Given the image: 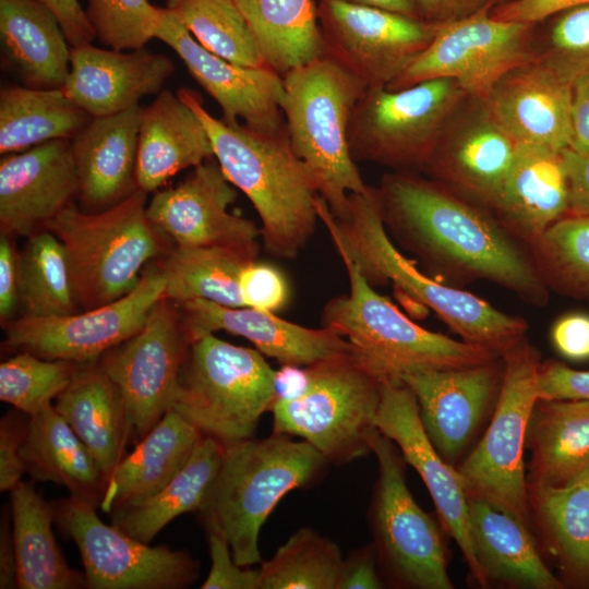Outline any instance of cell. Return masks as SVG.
<instances>
[{
    "label": "cell",
    "mask_w": 589,
    "mask_h": 589,
    "mask_svg": "<svg viewBox=\"0 0 589 589\" xmlns=\"http://www.w3.org/2000/svg\"><path fill=\"white\" fill-rule=\"evenodd\" d=\"M572 83L533 59L506 72L484 98L517 144L569 147Z\"/></svg>",
    "instance_id": "25"
},
{
    "label": "cell",
    "mask_w": 589,
    "mask_h": 589,
    "mask_svg": "<svg viewBox=\"0 0 589 589\" xmlns=\"http://www.w3.org/2000/svg\"><path fill=\"white\" fill-rule=\"evenodd\" d=\"M19 293L23 315L49 317L79 312L65 250L51 231L29 236L19 252Z\"/></svg>",
    "instance_id": "42"
},
{
    "label": "cell",
    "mask_w": 589,
    "mask_h": 589,
    "mask_svg": "<svg viewBox=\"0 0 589 589\" xmlns=\"http://www.w3.org/2000/svg\"><path fill=\"white\" fill-rule=\"evenodd\" d=\"M255 261L223 247L168 250L158 263L165 280V297L177 304L202 299L230 308H244L239 275Z\"/></svg>",
    "instance_id": "41"
},
{
    "label": "cell",
    "mask_w": 589,
    "mask_h": 589,
    "mask_svg": "<svg viewBox=\"0 0 589 589\" xmlns=\"http://www.w3.org/2000/svg\"><path fill=\"white\" fill-rule=\"evenodd\" d=\"M283 84L281 111L291 148L333 216L342 218L348 195L370 190L348 142L352 111L366 87L325 56L288 71Z\"/></svg>",
    "instance_id": "6"
},
{
    "label": "cell",
    "mask_w": 589,
    "mask_h": 589,
    "mask_svg": "<svg viewBox=\"0 0 589 589\" xmlns=\"http://www.w3.org/2000/svg\"><path fill=\"white\" fill-rule=\"evenodd\" d=\"M10 236L0 237V318L3 326L20 305L19 252Z\"/></svg>",
    "instance_id": "57"
},
{
    "label": "cell",
    "mask_w": 589,
    "mask_h": 589,
    "mask_svg": "<svg viewBox=\"0 0 589 589\" xmlns=\"http://www.w3.org/2000/svg\"><path fill=\"white\" fill-rule=\"evenodd\" d=\"M339 546L312 528L292 533L259 568V589H337Z\"/></svg>",
    "instance_id": "43"
},
{
    "label": "cell",
    "mask_w": 589,
    "mask_h": 589,
    "mask_svg": "<svg viewBox=\"0 0 589 589\" xmlns=\"http://www.w3.org/2000/svg\"><path fill=\"white\" fill-rule=\"evenodd\" d=\"M265 65L284 76L324 57L313 0H235Z\"/></svg>",
    "instance_id": "38"
},
{
    "label": "cell",
    "mask_w": 589,
    "mask_h": 589,
    "mask_svg": "<svg viewBox=\"0 0 589 589\" xmlns=\"http://www.w3.org/2000/svg\"><path fill=\"white\" fill-rule=\"evenodd\" d=\"M211 554V570L202 589H259L260 572L239 566L227 540L215 531H206Z\"/></svg>",
    "instance_id": "50"
},
{
    "label": "cell",
    "mask_w": 589,
    "mask_h": 589,
    "mask_svg": "<svg viewBox=\"0 0 589 589\" xmlns=\"http://www.w3.org/2000/svg\"><path fill=\"white\" fill-rule=\"evenodd\" d=\"M349 279V292L330 299L322 326L348 340L357 361L381 384L402 383L406 375L464 368L501 358L484 347L429 330L381 296L357 263L337 250Z\"/></svg>",
    "instance_id": "5"
},
{
    "label": "cell",
    "mask_w": 589,
    "mask_h": 589,
    "mask_svg": "<svg viewBox=\"0 0 589 589\" xmlns=\"http://www.w3.org/2000/svg\"><path fill=\"white\" fill-rule=\"evenodd\" d=\"M55 408L89 449L107 483L125 456L130 428L123 396L97 361L80 363Z\"/></svg>",
    "instance_id": "31"
},
{
    "label": "cell",
    "mask_w": 589,
    "mask_h": 589,
    "mask_svg": "<svg viewBox=\"0 0 589 589\" xmlns=\"http://www.w3.org/2000/svg\"><path fill=\"white\" fill-rule=\"evenodd\" d=\"M16 578L17 565L11 509L5 505L0 524V588H17Z\"/></svg>",
    "instance_id": "61"
},
{
    "label": "cell",
    "mask_w": 589,
    "mask_h": 589,
    "mask_svg": "<svg viewBox=\"0 0 589 589\" xmlns=\"http://www.w3.org/2000/svg\"><path fill=\"white\" fill-rule=\"evenodd\" d=\"M9 492L17 588H85L84 574L69 566L55 539V502L43 498L34 480L20 481Z\"/></svg>",
    "instance_id": "36"
},
{
    "label": "cell",
    "mask_w": 589,
    "mask_h": 589,
    "mask_svg": "<svg viewBox=\"0 0 589 589\" xmlns=\"http://www.w3.org/2000/svg\"><path fill=\"white\" fill-rule=\"evenodd\" d=\"M315 205L336 250L348 254L373 287L390 283L394 291L433 311L461 340L500 356L526 337L525 318L430 276L400 252L386 231L374 187L366 193H350L347 214L339 219L320 195Z\"/></svg>",
    "instance_id": "3"
},
{
    "label": "cell",
    "mask_w": 589,
    "mask_h": 589,
    "mask_svg": "<svg viewBox=\"0 0 589 589\" xmlns=\"http://www.w3.org/2000/svg\"><path fill=\"white\" fill-rule=\"evenodd\" d=\"M529 507L566 580L589 586V474L564 486L528 484Z\"/></svg>",
    "instance_id": "37"
},
{
    "label": "cell",
    "mask_w": 589,
    "mask_h": 589,
    "mask_svg": "<svg viewBox=\"0 0 589 589\" xmlns=\"http://www.w3.org/2000/svg\"><path fill=\"white\" fill-rule=\"evenodd\" d=\"M539 393L541 400L589 399V371L545 360L539 370Z\"/></svg>",
    "instance_id": "52"
},
{
    "label": "cell",
    "mask_w": 589,
    "mask_h": 589,
    "mask_svg": "<svg viewBox=\"0 0 589 589\" xmlns=\"http://www.w3.org/2000/svg\"><path fill=\"white\" fill-rule=\"evenodd\" d=\"M79 365L16 352L0 364V400L35 416L67 389Z\"/></svg>",
    "instance_id": "46"
},
{
    "label": "cell",
    "mask_w": 589,
    "mask_h": 589,
    "mask_svg": "<svg viewBox=\"0 0 589 589\" xmlns=\"http://www.w3.org/2000/svg\"><path fill=\"white\" fill-rule=\"evenodd\" d=\"M201 437L196 428L169 409L120 461L99 507L110 514L158 493L187 465Z\"/></svg>",
    "instance_id": "32"
},
{
    "label": "cell",
    "mask_w": 589,
    "mask_h": 589,
    "mask_svg": "<svg viewBox=\"0 0 589 589\" xmlns=\"http://www.w3.org/2000/svg\"><path fill=\"white\" fill-rule=\"evenodd\" d=\"M316 11L324 56L358 77L366 89L392 83L444 24L336 0H321Z\"/></svg>",
    "instance_id": "17"
},
{
    "label": "cell",
    "mask_w": 589,
    "mask_h": 589,
    "mask_svg": "<svg viewBox=\"0 0 589 589\" xmlns=\"http://www.w3.org/2000/svg\"><path fill=\"white\" fill-rule=\"evenodd\" d=\"M467 96L449 77L430 79L401 89H366L349 123L353 159L392 171L421 173L443 127Z\"/></svg>",
    "instance_id": "11"
},
{
    "label": "cell",
    "mask_w": 589,
    "mask_h": 589,
    "mask_svg": "<svg viewBox=\"0 0 589 589\" xmlns=\"http://www.w3.org/2000/svg\"><path fill=\"white\" fill-rule=\"evenodd\" d=\"M236 189L218 163L206 160L178 185L157 191L147 203V216L177 247H223L257 260L261 229L228 212Z\"/></svg>",
    "instance_id": "19"
},
{
    "label": "cell",
    "mask_w": 589,
    "mask_h": 589,
    "mask_svg": "<svg viewBox=\"0 0 589 589\" xmlns=\"http://www.w3.org/2000/svg\"><path fill=\"white\" fill-rule=\"evenodd\" d=\"M20 455L32 480L64 485L70 495L96 508L100 506L107 480L89 449L55 405L29 418Z\"/></svg>",
    "instance_id": "35"
},
{
    "label": "cell",
    "mask_w": 589,
    "mask_h": 589,
    "mask_svg": "<svg viewBox=\"0 0 589 589\" xmlns=\"http://www.w3.org/2000/svg\"><path fill=\"white\" fill-rule=\"evenodd\" d=\"M503 381L489 426L456 467L468 496L480 497L534 529L524 469V449L540 399L541 356L525 337L502 356Z\"/></svg>",
    "instance_id": "10"
},
{
    "label": "cell",
    "mask_w": 589,
    "mask_h": 589,
    "mask_svg": "<svg viewBox=\"0 0 589 589\" xmlns=\"http://www.w3.org/2000/svg\"><path fill=\"white\" fill-rule=\"evenodd\" d=\"M568 212L562 151L518 144L493 213L521 242L532 247Z\"/></svg>",
    "instance_id": "28"
},
{
    "label": "cell",
    "mask_w": 589,
    "mask_h": 589,
    "mask_svg": "<svg viewBox=\"0 0 589 589\" xmlns=\"http://www.w3.org/2000/svg\"><path fill=\"white\" fill-rule=\"evenodd\" d=\"M85 13L105 46L135 50L156 38L165 8L155 7L148 0H87Z\"/></svg>",
    "instance_id": "48"
},
{
    "label": "cell",
    "mask_w": 589,
    "mask_h": 589,
    "mask_svg": "<svg viewBox=\"0 0 589 589\" xmlns=\"http://www.w3.org/2000/svg\"><path fill=\"white\" fill-rule=\"evenodd\" d=\"M588 2L589 0H512L492 7L490 14L504 22L539 23L561 10Z\"/></svg>",
    "instance_id": "55"
},
{
    "label": "cell",
    "mask_w": 589,
    "mask_h": 589,
    "mask_svg": "<svg viewBox=\"0 0 589 589\" xmlns=\"http://www.w3.org/2000/svg\"><path fill=\"white\" fill-rule=\"evenodd\" d=\"M214 156L209 136L194 111L170 91L143 108L137 144L136 183L155 192L169 178Z\"/></svg>",
    "instance_id": "29"
},
{
    "label": "cell",
    "mask_w": 589,
    "mask_h": 589,
    "mask_svg": "<svg viewBox=\"0 0 589 589\" xmlns=\"http://www.w3.org/2000/svg\"><path fill=\"white\" fill-rule=\"evenodd\" d=\"M376 426L419 473L443 527L459 546L470 576L481 587H486L489 584L476 558L470 536L469 496L456 468L444 460L429 438L416 397L404 383L381 385Z\"/></svg>",
    "instance_id": "20"
},
{
    "label": "cell",
    "mask_w": 589,
    "mask_h": 589,
    "mask_svg": "<svg viewBox=\"0 0 589 589\" xmlns=\"http://www.w3.org/2000/svg\"><path fill=\"white\" fill-rule=\"evenodd\" d=\"M165 8L214 55L239 65L266 67L235 0H167Z\"/></svg>",
    "instance_id": "44"
},
{
    "label": "cell",
    "mask_w": 589,
    "mask_h": 589,
    "mask_svg": "<svg viewBox=\"0 0 589 589\" xmlns=\"http://www.w3.org/2000/svg\"><path fill=\"white\" fill-rule=\"evenodd\" d=\"M569 148L589 155V71L572 83Z\"/></svg>",
    "instance_id": "59"
},
{
    "label": "cell",
    "mask_w": 589,
    "mask_h": 589,
    "mask_svg": "<svg viewBox=\"0 0 589 589\" xmlns=\"http://www.w3.org/2000/svg\"><path fill=\"white\" fill-rule=\"evenodd\" d=\"M374 191L388 236L430 276L459 288L485 280L527 304L549 302L550 289L530 248L492 211L420 172H387Z\"/></svg>",
    "instance_id": "1"
},
{
    "label": "cell",
    "mask_w": 589,
    "mask_h": 589,
    "mask_svg": "<svg viewBox=\"0 0 589 589\" xmlns=\"http://www.w3.org/2000/svg\"><path fill=\"white\" fill-rule=\"evenodd\" d=\"M2 64L21 85L63 88L71 46L55 14L37 0H0Z\"/></svg>",
    "instance_id": "30"
},
{
    "label": "cell",
    "mask_w": 589,
    "mask_h": 589,
    "mask_svg": "<svg viewBox=\"0 0 589 589\" xmlns=\"http://www.w3.org/2000/svg\"><path fill=\"white\" fill-rule=\"evenodd\" d=\"M239 287L245 308L274 313L288 300L289 287L283 273L275 266L248 263L239 275Z\"/></svg>",
    "instance_id": "49"
},
{
    "label": "cell",
    "mask_w": 589,
    "mask_h": 589,
    "mask_svg": "<svg viewBox=\"0 0 589 589\" xmlns=\"http://www.w3.org/2000/svg\"><path fill=\"white\" fill-rule=\"evenodd\" d=\"M189 345L179 305L164 297L136 334L98 359L123 396L131 443L144 438L172 408Z\"/></svg>",
    "instance_id": "15"
},
{
    "label": "cell",
    "mask_w": 589,
    "mask_h": 589,
    "mask_svg": "<svg viewBox=\"0 0 589 589\" xmlns=\"http://www.w3.org/2000/svg\"><path fill=\"white\" fill-rule=\"evenodd\" d=\"M143 107L92 118L71 140L80 208L107 209L133 194L136 183L139 131Z\"/></svg>",
    "instance_id": "27"
},
{
    "label": "cell",
    "mask_w": 589,
    "mask_h": 589,
    "mask_svg": "<svg viewBox=\"0 0 589 589\" xmlns=\"http://www.w3.org/2000/svg\"><path fill=\"white\" fill-rule=\"evenodd\" d=\"M276 396V371L264 354L205 334L189 345L172 409L227 446L253 436Z\"/></svg>",
    "instance_id": "8"
},
{
    "label": "cell",
    "mask_w": 589,
    "mask_h": 589,
    "mask_svg": "<svg viewBox=\"0 0 589 589\" xmlns=\"http://www.w3.org/2000/svg\"><path fill=\"white\" fill-rule=\"evenodd\" d=\"M370 445L378 465L370 524L380 563L401 587L452 589L441 531L411 495L402 455L378 429Z\"/></svg>",
    "instance_id": "12"
},
{
    "label": "cell",
    "mask_w": 589,
    "mask_h": 589,
    "mask_svg": "<svg viewBox=\"0 0 589 589\" xmlns=\"http://www.w3.org/2000/svg\"><path fill=\"white\" fill-rule=\"evenodd\" d=\"M178 96L203 123L219 167L242 191L261 220L264 250L281 260H294L313 236L318 218L315 183L291 148L286 124L262 131L212 116L202 97L182 87Z\"/></svg>",
    "instance_id": "2"
},
{
    "label": "cell",
    "mask_w": 589,
    "mask_h": 589,
    "mask_svg": "<svg viewBox=\"0 0 589 589\" xmlns=\"http://www.w3.org/2000/svg\"><path fill=\"white\" fill-rule=\"evenodd\" d=\"M381 385L352 351L305 366L301 389L276 397L269 409L273 433L301 437L328 462L360 458L377 430Z\"/></svg>",
    "instance_id": "9"
},
{
    "label": "cell",
    "mask_w": 589,
    "mask_h": 589,
    "mask_svg": "<svg viewBox=\"0 0 589 589\" xmlns=\"http://www.w3.org/2000/svg\"><path fill=\"white\" fill-rule=\"evenodd\" d=\"M55 521L73 540L88 589H182L200 574L187 551L151 546L105 524L92 504L70 495L55 502Z\"/></svg>",
    "instance_id": "13"
},
{
    "label": "cell",
    "mask_w": 589,
    "mask_h": 589,
    "mask_svg": "<svg viewBox=\"0 0 589 589\" xmlns=\"http://www.w3.org/2000/svg\"><path fill=\"white\" fill-rule=\"evenodd\" d=\"M568 184V212L566 216H589V155L569 147L562 151Z\"/></svg>",
    "instance_id": "56"
},
{
    "label": "cell",
    "mask_w": 589,
    "mask_h": 589,
    "mask_svg": "<svg viewBox=\"0 0 589 589\" xmlns=\"http://www.w3.org/2000/svg\"><path fill=\"white\" fill-rule=\"evenodd\" d=\"M470 536L488 581L531 589H560L563 582L543 562L531 531L488 501L469 496Z\"/></svg>",
    "instance_id": "33"
},
{
    "label": "cell",
    "mask_w": 589,
    "mask_h": 589,
    "mask_svg": "<svg viewBox=\"0 0 589 589\" xmlns=\"http://www.w3.org/2000/svg\"><path fill=\"white\" fill-rule=\"evenodd\" d=\"M29 416L15 409L0 420V491H11L25 472L21 447L26 436Z\"/></svg>",
    "instance_id": "51"
},
{
    "label": "cell",
    "mask_w": 589,
    "mask_h": 589,
    "mask_svg": "<svg viewBox=\"0 0 589 589\" xmlns=\"http://www.w3.org/2000/svg\"><path fill=\"white\" fill-rule=\"evenodd\" d=\"M517 145L484 98L467 96L443 127L421 173L493 212Z\"/></svg>",
    "instance_id": "18"
},
{
    "label": "cell",
    "mask_w": 589,
    "mask_h": 589,
    "mask_svg": "<svg viewBox=\"0 0 589 589\" xmlns=\"http://www.w3.org/2000/svg\"><path fill=\"white\" fill-rule=\"evenodd\" d=\"M503 372L501 357L470 366L417 372L402 378L416 397L429 438L449 465L460 458L493 410Z\"/></svg>",
    "instance_id": "21"
},
{
    "label": "cell",
    "mask_w": 589,
    "mask_h": 589,
    "mask_svg": "<svg viewBox=\"0 0 589 589\" xmlns=\"http://www.w3.org/2000/svg\"><path fill=\"white\" fill-rule=\"evenodd\" d=\"M508 1H512V0H486V2L491 5V7H494V5H498V4H502V3H506Z\"/></svg>",
    "instance_id": "63"
},
{
    "label": "cell",
    "mask_w": 589,
    "mask_h": 589,
    "mask_svg": "<svg viewBox=\"0 0 589 589\" xmlns=\"http://www.w3.org/2000/svg\"><path fill=\"white\" fill-rule=\"evenodd\" d=\"M419 16L432 23H447L470 15L484 7L486 0H413Z\"/></svg>",
    "instance_id": "60"
},
{
    "label": "cell",
    "mask_w": 589,
    "mask_h": 589,
    "mask_svg": "<svg viewBox=\"0 0 589 589\" xmlns=\"http://www.w3.org/2000/svg\"><path fill=\"white\" fill-rule=\"evenodd\" d=\"M91 120L62 88L7 85L0 91V154L19 153L53 140H72Z\"/></svg>",
    "instance_id": "40"
},
{
    "label": "cell",
    "mask_w": 589,
    "mask_h": 589,
    "mask_svg": "<svg viewBox=\"0 0 589 589\" xmlns=\"http://www.w3.org/2000/svg\"><path fill=\"white\" fill-rule=\"evenodd\" d=\"M526 446L530 485L564 486L589 474V399H539Z\"/></svg>",
    "instance_id": "34"
},
{
    "label": "cell",
    "mask_w": 589,
    "mask_h": 589,
    "mask_svg": "<svg viewBox=\"0 0 589 589\" xmlns=\"http://www.w3.org/2000/svg\"><path fill=\"white\" fill-rule=\"evenodd\" d=\"M327 459L310 443L274 434L225 446L216 479L199 509L206 531L221 534L235 562L261 563L259 536L277 503L309 485Z\"/></svg>",
    "instance_id": "4"
},
{
    "label": "cell",
    "mask_w": 589,
    "mask_h": 589,
    "mask_svg": "<svg viewBox=\"0 0 589 589\" xmlns=\"http://www.w3.org/2000/svg\"><path fill=\"white\" fill-rule=\"evenodd\" d=\"M354 5L373 7L421 19L413 0H336ZM422 20V19H421Z\"/></svg>",
    "instance_id": "62"
},
{
    "label": "cell",
    "mask_w": 589,
    "mask_h": 589,
    "mask_svg": "<svg viewBox=\"0 0 589 589\" xmlns=\"http://www.w3.org/2000/svg\"><path fill=\"white\" fill-rule=\"evenodd\" d=\"M550 291L589 302V216H565L530 247Z\"/></svg>",
    "instance_id": "45"
},
{
    "label": "cell",
    "mask_w": 589,
    "mask_h": 589,
    "mask_svg": "<svg viewBox=\"0 0 589 589\" xmlns=\"http://www.w3.org/2000/svg\"><path fill=\"white\" fill-rule=\"evenodd\" d=\"M551 337L556 350L570 360L589 359V315L570 313L558 318Z\"/></svg>",
    "instance_id": "53"
},
{
    "label": "cell",
    "mask_w": 589,
    "mask_h": 589,
    "mask_svg": "<svg viewBox=\"0 0 589 589\" xmlns=\"http://www.w3.org/2000/svg\"><path fill=\"white\" fill-rule=\"evenodd\" d=\"M156 38L180 57L191 76L219 105L221 119L241 120L262 131H277L285 125L283 76L275 71L239 65L214 55L166 8Z\"/></svg>",
    "instance_id": "22"
},
{
    "label": "cell",
    "mask_w": 589,
    "mask_h": 589,
    "mask_svg": "<svg viewBox=\"0 0 589 589\" xmlns=\"http://www.w3.org/2000/svg\"><path fill=\"white\" fill-rule=\"evenodd\" d=\"M225 446L202 435L182 470L158 493L137 504L112 510L111 524L149 544L176 517L199 512L221 465Z\"/></svg>",
    "instance_id": "39"
},
{
    "label": "cell",
    "mask_w": 589,
    "mask_h": 589,
    "mask_svg": "<svg viewBox=\"0 0 589 589\" xmlns=\"http://www.w3.org/2000/svg\"><path fill=\"white\" fill-rule=\"evenodd\" d=\"M77 196L71 140L49 141L0 160V229L29 237Z\"/></svg>",
    "instance_id": "23"
},
{
    "label": "cell",
    "mask_w": 589,
    "mask_h": 589,
    "mask_svg": "<svg viewBox=\"0 0 589 589\" xmlns=\"http://www.w3.org/2000/svg\"><path fill=\"white\" fill-rule=\"evenodd\" d=\"M59 21L71 48L92 44L96 37L85 10L79 0H37Z\"/></svg>",
    "instance_id": "58"
},
{
    "label": "cell",
    "mask_w": 589,
    "mask_h": 589,
    "mask_svg": "<svg viewBox=\"0 0 589 589\" xmlns=\"http://www.w3.org/2000/svg\"><path fill=\"white\" fill-rule=\"evenodd\" d=\"M166 280L149 265L137 286L110 303L60 316L23 315L3 326L7 349L47 360L97 361L107 350L136 334L153 306L165 297Z\"/></svg>",
    "instance_id": "16"
},
{
    "label": "cell",
    "mask_w": 589,
    "mask_h": 589,
    "mask_svg": "<svg viewBox=\"0 0 589 589\" xmlns=\"http://www.w3.org/2000/svg\"><path fill=\"white\" fill-rule=\"evenodd\" d=\"M377 561L374 544L353 551L346 560L344 558L337 589L383 588Z\"/></svg>",
    "instance_id": "54"
},
{
    "label": "cell",
    "mask_w": 589,
    "mask_h": 589,
    "mask_svg": "<svg viewBox=\"0 0 589 589\" xmlns=\"http://www.w3.org/2000/svg\"><path fill=\"white\" fill-rule=\"evenodd\" d=\"M146 207L147 193L139 189L100 212L71 204L46 225L63 244L83 311L131 292L146 264L166 254L168 238L152 224Z\"/></svg>",
    "instance_id": "7"
},
{
    "label": "cell",
    "mask_w": 589,
    "mask_h": 589,
    "mask_svg": "<svg viewBox=\"0 0 589 589\" xmlns=\"http://www.w3.org/2000/svg\"><path fill=\"white\" fill-rule=\"evenodd\" d=\"M491 8L444 23L431 44L386 88L449 77L469 96L485 98L506 72L536 59L537 23L495 20Z\"/></svg>",
    "instance_id": "14"
},
{
    "label": "cell",
    "mask_w": 589,
    "mask_h": 589,
    "mask_svg": "<svg viewBox=\"0 0 589 589\" xmlns=\"http://www.w3.org/2000/svg\"><path fill=\"white\" fill-rule=\"evenodd\" d=\"M171 59L144 48L124 52L92 44L72 48L63 92L92 118L122 112L160 93L173 73Z\"/></svg>",
    "instance_id": "26"
},
{
    "label": "cell",
    "mask_w": 589,
    "mask_h": 589,
    "mask_svg": "<svg viewBox=\"0 0 589 589\" xmlns=\"http://www.w3.org/2000/svg\"><path fill=\"white\" fill-rule=\"evenodd\" d=\"M178 305L189 344L205 334L225 330L248 339L262 354L281 365L301 368L351 352L348 340L328 327L309 328L275 313L230 308L202 299Z\"/></svg>",
    "instance_id": "24"
},
{
    "label": "cell",
    "mask_w": 589,
    "mask_h": 589,
    "mask_svg": "<svg viewBox=\"0 0 589 589\" xmlns=\"http://www.w3.org/2000/svg\"><path fill=\"white\" fill-rule=\"evenodd\" d=\"M536 59L573 82L589 71V2L561 10L536 24Z\"/></svg>",
    "instance_id": "47"
}]
</instances>
